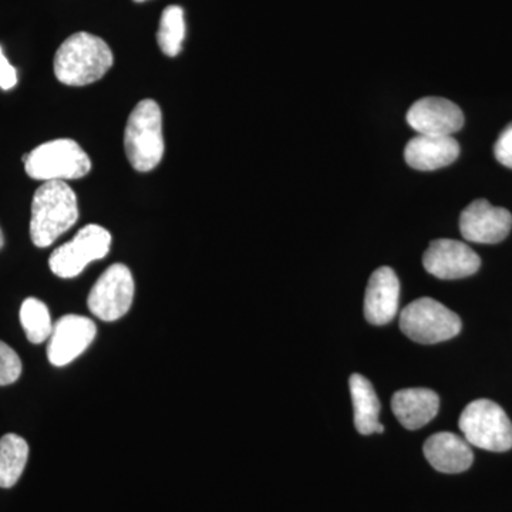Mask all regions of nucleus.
Returning a JSON list of instances; mask_svg holds the SVG:
<instances>
[{
  "label": "nucleus",
  "mask_w": 512,
  "mask_h": 512,
  "mask_svg": "<svg viewBox=\"0 0 512 512\" xmlns=\"http://www.w3.org/2000/svg\"><path fill=\"white\" fill-rule=\"evenodd\" d=\"M20 323L25 330L26 338L35 345L46 342L52 335L53 323L49 309L39 299L28 298L22 303Z\"/></svg>",
  "instance_id": "6ab92c4d"
},
{
  "label": "nucleus",
  "mask_w": 512,
  "mask_h": 512,
  "mask_svg": "<svg viewBox=\"0 0 512 512\" xmlns=\"http://www.w3.org/2000/svg\"><path fill=\"white\" fill-rule=\"evenodd\" d=\"M350 394L355 407V426L363 436L376 433L379 427L380 402L372 383L365 376H350Z\"/></svg>",
  "instance_id": "f3484780"
},
{
  "label": "nucleus",
  "mask_w": 512,
  "mask_h": 512,
  "mask_svg": "<svg viewBox=\"0 0 512 512\" xmlns=\"http://www.w3.org/2000/svg\"><path fill=\"white\" fill-rule=\"evenodd\" d=\"M26 174L37 181H67L86 177L92 161L79 144L70 138L47 141L23 156Z\"/></svg>",
  "instance_id": "20e7f679"
},
{
  "label": "nucleus",
  "mask_w": 512,
  "mask_h": 512,
  "mask_svg": "<svg viewBox=\"0 0 512 512\" xmlns=\"http://www.w3.org/2000/svg\"><path fill=\"white\" fill-rule=\"evenodd\" d=\"M29 444L18 434L9 433L0 439V488H12L25 471Z\"/></svg>",
  "instance_id": "a211bd4d"
},
{
  "label": "nucleus",
  "mask_w": 512,
  "mask_h": 512,
  "mask_svg": "<svg viewBox=\"0 0 512 512\" xmlns=\"http://www.w3.org/2000/svg\"><path fill=\"white\" fill-rule=\"evenodd\" d=\"M113 63V52L103 39L79 32L64 40L56 52L53 66L60 83L82 87L100 80Z\"/></svg>",
  "instance_id": "f03ea898"
},
{
  "label": "nucleus",
  "mask_w": 512,
  "mask_h": 512,
  "mask_svg": "<svg viewBox=\"0 0 512 512\" xmlns=\"http://www.w3.org/2000/svg\"><path fill=\"white\" fill-rule=\"evenodd\" d=\"M111 234L100 225H86L74 235L72 241L62 245L50 255L49 266L59 278H76L93 261L109 254Z\"/></svg>",
  "instance_id": "0eeeda50"
},
{
  "label": "nucleus",
  "mask_w": 512,
  "mask_h": 512,
  "mask_svg": "<svg viewBox=\"0 0 512 512\" xmlns=\"http://www.w3.org/2000/svg\"><path fill=\"white\" fill-rule=\"evenodd\" d=\"M461 326L457 313L431 298L417 299L400 313V329L407 338L421 345H436L456 338Z\"/></svg>",
  "instance_id": "423d86ee"
},
{
  "label": "nucleus",
  "mask_w": 512,
  "mask_h": 512,
  "mask_svg": "<svg viewBox=\"0 0 512 512\" xmlns=\"http://www.w3.org/2000/svg\"><path fill=\"white\" fill-rule=\"evenodd\" d=\"M18 84V72L3 55L2 47H0V89L10 90Z\"/></svg>",
  "instance_id": "5701e85b"
},
{
  "label": "nucleus",
  "mask_w": 512,
  "mask_h": 512,
  "mask_svg": "<svg viewBox=\"0 0 512 512\" xmlns=\"http://www.w3.org/2000/svg\"><path fill=\"white\" fill-rule=\"evenodd\" d=\"M400 282L389 266L376 269L370 276L365 295V318L372 325L392 322L399 312Z\"/></svg>",
  "instance_id": "ddd939ff"
},
{
  "label": "nucleus",
  "mask_w": 512,
  "mask_h": 512,
  "mask_svg": "<svg viewBox=\"0 0 512 512\" xmlns=\"http://www.w3.org/2000/svg\"><path fill=\"white\" fill-rule=\"evenodd\" d=\"M511 228V212L494 207L487 200L473 201L461 212V235L476 244H498L508 237Z\"/></svg>",
  "instance_id": "9b49d317"
},
{
  "label": "nucleus",
  "mask_w": 512,
  "mask_h": 512,
  "mask_svg": "<svg viewBox=\"0 0 512 512\" xmlns=\"http://www.w3.org/2000/svg\"><path fill=\"white\" fill-rule=\"evenodd\" d=\"M79 220V204L69 184L47 181L37 188L32 201L30 238L37 248H47L74 227Z\"/></svg>",
  "instance_id": "f257e3e1"
},
{
  "label": "nucleus",
  "mask_w": 512,
  "mask_h": 512,
  "mask_svg": "<svg viewBox=\"0 0 512 512\" xmlns=\"http://www.w3.org/2000/svg\"><path fill=\"white\" fill-rule=\"evenodd\" d=\"M423 451L431 466L444 474L463 473L474 461L470 444L448 431L433 434L424 443Z\"/></svg>",
  "instance_id": "2eb2a0df"
},
{
  "label": "nucleus",
  "mask_w": 512,
  "mask_h": 512,
  "mask_svg": "<svg viewBox=\"0 0 512 512\" xmlns=\"http://www.w3.org/2000/svg\"><path fill=\"white\" fill-rule=\"evenodd\" d=\"M134 2L143 3V2H146V0H134Z\"/></svg>",
  "instance_id": "393cba45"
},
{
  "label": "nucleus",
  "mask_w": 512,
  "mask_h": 512,
  "mask_svg": "<svg viewBox=\"0 0 512 512\" xmlns=\"http://www.w3.org/2000/svg\"><path fill=\"white\" fill-rule=\"evenodd\" d=\"M96 323L86 316H62L53 325L47 345V357L53 366L62 367L72 363L96 338Z\"/></svg>",
  "instance_id": "9d476101"
},
{
  "label": "nucleus",
  "mask_w": 512,
  "mask_h": 512,
  "mask_svg": "<svg viewBox=\"0 0 512 512\" xmlns=\"http://www.w3.org/2000/svg\"><path fill=\"white\" fill-rule=\"evenodd\" d=\"M407 123L423 136H453L463 128L464 114L453 101L424 97L407 111Z\"/></svg>",
  "instance_id": "f8f14e48"
},
{
  "label": "nucleus",
  "mask_w": 512,
  "mask_h": 512,
  "mask_svg": "<svg viewBox=\"0 0 512 512\" xmlns=\"http://www.w3.org/2000/svg\"><path fill=\"white\" fill-rule=\"evenodd\" d=\"M460 156V144L453 136H419L404 148L406 163L414 170L434 171L453 164Z\"/></svg>",
  "instance_id": "4468645a"
},
{
  "label": "nucleus",
  "mask_w": 512,
  "mask_h": 512,
  "mask_svg": "<svg viewBox=\"0 0 512 512\" xmlns=\"http://www.w3.org/2000/svg\"><path fill=\"white\" fill-rule=\"evenodd\" d=\"M124 148L134 170L148 173L164 156L163 114L154 100H143L131 111L124 131Z\"/></svg>",
  "instance_id": "7ed1b4c3"
},
{
  "label": "nucleus",
  "mask_w": 512,
  "mask_h": 512,
  "mask_svg": "<svg viewBox=\"0 0 512 512\" xmlns=\"http://www.w3.org/2000/svg\"><path fill=\"white\" fill-rule=\"evenodd\" d=\"M22 375V360L5 342L0 340V386H9Z\"/></svg>",
  "instance_id": "412c9836"
},
{
  "label": "nucleus",
  "mask_w": 512,
  "mask_h": 512,
  "mask_svg": "<svg viewBox=\"0 0 512 512\" xmlns=\"http://www.w3.org/2000/svg\"><path fill=\"white\" fill-rule=\"evenodd\" d=\"M3 245H5V237H3L2 229H0V249L3 248Z\"/></svg>",
  "instance_id": "b1692460"
},
{
  "label": "nucleus",
  "mask_w": 512,
  "mask_h": 512,
  "mask_svg": "<svg viewBox=\"0 0 512 512\" xmlns=\"http://www.w3.org/2000/svg\"><path fill=\"white\" fill-rule=\"evenodd\" d=\"M494 156L498 163L512 170V123L504 128L497 143L494 144Z\"/></svg>",
  "instance_id": "4be33fe9"
},
{
  "label": "nucleus",
  "mask_w": 512,
  "mask_h": 512,
  "mask_svg": "<svg viewBox=\"0 0 512 512\" xmlns=\"http://www.w3.org/2000/svg\"><path fill=\"white\" fill-rule=\"evenodd\" d=\"M440 409L439 394L430 389H404L394 393L392 410L407 430H419L437 416Z\"/></svg>",
  "instance_id": "dca6fc26"
},
{
  "label": "nucleus",
  "mask_w": 512,
  "mask_h": 512,
  "mask_svg": "<svg viewBox=\"0 0 512 512\" xmlns=\"http://www.w3.org/2000/svg\"><path fill=\"white\" fill-rule=\"evenodd\" d=\"M423 265L429 274L444 281L463 279L476 274L481 266L480 256L464 242L456 239L431 241L424 252Z\"/></svg>",
  "instance_id": "1a4fd4ad"
},
{
  "label": "nucleus",
  "mask_w": 512,
  "mask_h": 512,
  "mask_svg": "<svg viewBox=\"0 0 512 512\" xmlns=\"http://www.w3.org/2000/svg\"><path fill=\"white\" fill-rule=\"evenodd\" d=\"M185 37L184 10L180 6H168L161 15L157 42L164 55L175 57L183 49Z\"/></svg>",
  "instance_id": "aec40b11"
},
{
  "label": "nucleus",
  "mask_w": 512,
  "mask_h": 512,
  "mask_svg": "<svg viewBox=\"0 0 512 512\" xmlns=\"http://www.w3.org/2000/svg\"><path fill=\"white\" fill-rule=\"evenodd\" d=\"M464 439L471 446L504 453L512 448V423L503 407L480 399L468 404L458 421Z\"/></svg>",
  "instance_id": "39448f33"
},
{
  "label": "nucleus",
  "mask_w": 512,
  "mask_h": 512,
  "mask_svg": "<svg viewBox=\"0 0 512 512\" xmlns=\"http://www.w3.org/2000/svg\"><path fill=\"white\" fill-rule=\"evenodd\" d=\"M134 291L136 285L130 269L123 264H114L97 279L89 293L87 305L96 318L113 322L130 311Z\"/></svg>",
  "instance_id": "6e6552de"
}]
</instances>
